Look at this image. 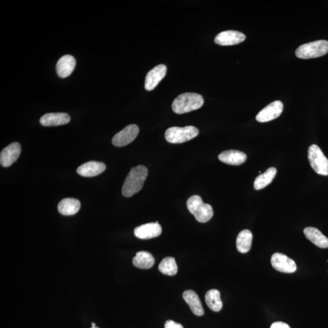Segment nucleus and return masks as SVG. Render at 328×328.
Segmentation results:
<instances>
[{
	"label": "nucleus",
	"mask_w": 328,
	"mask_h": 328,
	"mask_svg": "<svg viewBox=\"0 0 328 328\" xmlns=\"http://www.w3.org/2000/svg\"><path fill=\"white\" fill-rule=\"evenodd\" d=\"M148 169L144 165L132 168L123 183L122 193L125 197H131L140 191L148 176Z\"/></svg>",
	"instance_id": "1"
},
{
	"label": "nucleus",
	"mask_w": 328,
	"mask_h": 328,
	"mask_svg": "<svg viewBox=\"0 0 328 328\" xmlns=\"http://www.w3.org/2000/svg\"><path fill=\"white\" fill-rule=\"evenodd\" d=\"M204 99L199 94L187 93L180 94L172 103V109L178 115L200 109L203 106Z\"/></svg>",
	"instance_id": "2"
},
{
	"label": "nucleus",
	"mask_w": 328,
	"mask_h": 328,
	"mask_svg": "<svg viewBox=\"0 0 328 328\" xmlns=\"http://www.w3.org/2000/svg\"><path fill=\"white\" fill-rule=\"evenodd\" d=\"M187 209L195 217L198 222L205 223L212 218L213 210L209 204L203 202L201 196L193 195L187 201Z\"/></svg>",
	"instance_id": "3"
},
{
	"label": "nucleus",
	"mask_w": 328,
	"mask_h": 328,
	"mask_svg": "<svg viewBox=\"0 0 328 328\" xmlns=\"http://www.w3.org/2000/svg\"><path fill=\"white\" fill-rule=\"evenodd\" d=\"M199 135V130L193 126H187L185 127L169 128L165 133V138L171 144H182L191 140Z\"/></svg>",
	"instance_id": "4"
},
{
	"label": "nucleus",
	"mask_w": 328,
	"mask_h": 328,
	"mask_svg": "<svg viewBox=\"0 0 328 328\" xmlns=\"http://www.w3.org/2000/svg\"><path fill=\"white\" fill-rule=\"evenodd\" d=\"M328 53V41L318 40L301 45L298 47L295 55L302 59L322 57Z\"/></svg>",
	"instance_id": "5"
},
{
	"label": "nucleus",
	"mask_w": 328,
	"mask_h": 328,
	"mask_svg": "<svg viewBox=\"0 0 328 328\" xmlns=\"http://www.w3.org/2000/svg\"><path fill=\"white\" fill-rule=\"evenodd\" d=\"M308 160L317 174L328 176V160L319 146L312 145L308 149Z\"/></svg>",
	"instance_id": "6"
},
{
	"label": "nucleus",
	"mask_w": 328,
	"mask_h": 328,
	"mask_svg": "<svg viewBox=\"0 0 328 328\" xmlns=\"http://www.w3.org/2000/svg\"><path fill=\"white\" fill-rule=\"evenodd\" d=\"M139 133V128L138 125H129L114 136L113 144L119 147L127 145L135 140Z\"/></svg>",
	"instance_id": "7"
},
{
	"label": "nucleus",
	"mask_w": 328,
	"mask_h": 328,
	"mask_svg": "<svg viewBox=\"0 0 328 328\" xmlns=\"http://www.w3.org/2000/svg\"><path fill=\"white\" fill-rule=\"evenodd\" d=\"M271 265L276 270L287 274L297 271V265L293 259L280 253H275L272 256Z\"/></svg>",
	"instance_id": "8"
},
{
	"label": "nucleus",
	"mask_w": 328,
	"mask_h": 328,
	"mask_svg": "<svg viewBox=\"0 0 328 328\" xmlns=\"http://www.w3.org/2000/svg\"><path fill=\"white\" fill-rule=\"evenodd\" d=\"M282 110L283 104L280 100L273 102L259 112L256 116V120L261 123L271 121L281 115Z\"/></svg>",
	"instance_id": "9"
},
{
	"label": "nucleus",
	"mask_w": 328,
	"mask_h": 328,
	"mask_svg": "<svg viewBox=\"0 0 328 328\" xmlns=\"http://www.w3.org/2000/svg\"><path fill=\"white\" fill-rule=\"evenodd\" d=\"M246 36L242 32L236 31H226L220 32L215 38V43L221 46H232L242 43Z\"/></svg>",
	"instance_id": "10"
},
{
	"label": "nucleus",
	"mask_w": 328,
	"mask_h": 328,
	"mask_svg": "<svg viewBox=\"0 0 328 328\" xmlns=\"http://www.w3.org/2000/svg\"><path fill=\"white\" fill-rule=\"evenodd\" d=\"M20 154V145L18 142H13L2 151L0 163L3 167H9L17 160Z\"/></svg>",
	"instance_id": "11"
},
{
	"label": "nucleus",
	"mask_w": 328,
	"mask_h": 328,
	"mask_svg": "<svg viewBox=\"0 0 328 328\" xmlns=\"http://www.w3.org/2000/svg\"><path fill=\"white\" fill-rule=\"evenodd\" d=\"M167 73V67L159 64L149 71L145 77V89L147 91L154 90Z\"/></svg>",
	"instance_id": "12"
},
{
	"label": "nucleus",
	"mask_w": 328,
	"mask_h": 328,
	"mask_svg": "<svg viewBox=\"0 0 328 328\" xmlns=\"http://www.w3.org/2000/svg\"><path fill=\"white\" fill-rule=\"evenodd\" d=\"M162 227L160 224L150 223L136 227L135 235L142 239H148L156 238L161 234Z\"/></svg>",
	"instance_id": "13"
},
{
	"label": "nucleus",
	"mask_w": 328,
	"mask_h": 328,
	"mask_svg": "<svg viewBox=\"0 0 328 328\" xmlns=\"http://www.w3.org/2000/svg\"><path fill=\"white\" fill-rule=\"evenodd\" d=\"M105 170L106 165L102 162L90 161L78 167L77 172L83 177H93L102 173Z\"/></svg>",
	"instance_id": "14"
},
{
	"label": "nucleus",
	"mask_w": 328,
	"mask_h": 328,
	"mask_svg": "<svg viewBox=\"0 0 328 328\" xmlns=\"http://www.w3.org/2000/svg\"><path fill=\"white\" fill-rule=\"evenodd\" d=\"M76 65L75 58L71 55H65L58 60L56 65L58 76L61 78L70 76Z\"/></svg>",
	"instance_id": "15"
},
{
	"label": "nucleus",
	"mask_w": 328,
	"mask_h": 328,
	"mask_svg": "<svg viewBox=\"0 0 328 328\" xmlns=\"http://www.w3.org/2000/svg\"><path fill=\"white\" fill-rule=\"evenodd\" d=\"M71 118L64 113H52L45 114L41 117L40 122L45 126H59L69 123Z\"/></svg>",
	"instance_id": "16"
},
{
	"label": "nucleus",
	"mask_w": 328,
	"mask_h": 328,
	"mask_svg": "<svg viewBox=\"0 0 328 328\" xmlns=\"http://www.w3.org/2000/svg\"><path fill=\"white\" fill-rule=\"evenodd\" d=\"M218 159L220 161L227 164L239 165L246 162L247 156L243 152L230 150L222 152L218 156Z\"/></svg>",
	"instance_id": "17"
},
{
	"label": "nucleus",
	"mask_w": 328,
	"mask_h": 328,
	"mask_svg": "<svg viewBox=\"0 0 328 328\" xmlns=\"http://www.w3.org/2000/svg\"><path fill=\"white\" fill-rule=\"evenodd\" d=\"M183 298L189 305L191 312L197 316H203L204 314L202 303L199 296L193 290H187L184 292Z\"/></svg>",
	"instance_id": "18"
},
{
	"label": "nucleus",
	"mask_w": 328,
	"mask_h": 328,
	"mask_svg": "<svg viewBox=\"0 0 328 328\" xmlns=\"http://www.w3.org/2000/svg\"><path fill=\"white\" fill-rule=\"evenodd\" d=\"M304 234L314 245L319 248H328V238L315 227H308L304 229Z\"/></svg>",
	"instance_id": "19"
},
{
	"label": "nucleus",
	"mask_w": 328,
	"mask_h": 328,
	"mask_svg": "<svg viewBox=\"0 0 328 328\" xmlns=\"http://www.w3.org/2000/svg\"><path fill=\"white\" fill-rule=\"evenodd\" d=\"M81 204L75 198H65L58 204V211L61 215L71 216L75 215L79 212Z\"/></svg>",
	"instance_id": "20"
},
{
	"label": "nucleus",
	"mask_w": 328,
	"mask_h": 328,
	"mask_svg": "<svg viewBox=\"0 0 328 328\" xmlns=\"http://www.w3.org/2000/svg\"><path fill=\"white\" fill-rule=\"evenodd\" d=\"M253 236L249 230H243L239 233L236 238L237 250L242 253L248 252L252 246Z\"/></svg>",
	"instance_id": "21"
},
{
	"label": "nucleus",
	"mask_w": 328,
	"mask_h": 328,
	"mask_svg": "<svg viewBox=\"0 0 328 328\" xmlns=\"http://www.w3.org/2000/svg\"><path fill=\"white\" fill-rule=\"evenodd\" d=\"M133 265L142 269H150L155 264V258L150 252H138L133 259Z\"/></svg>",
	"instance_id": "22"
},
{
	"label": "nucleus",
	"mask_w": 328,
	"mask_h": 328,
	"mask_svg": "<svg viewBox=\"0 0 328 328\" xmlns=\"http://www.w3.org/2000/svg\"><path fill=\"white\" fill-rule=\"evenodd\" d=\"M277 169L271 167L268 169L264 173L259 175L254 181L253 187L256 190L263 189L270 184L277 174Z\"/></svg>",
	"instance_id": "23"
},
{
	"label": "nucleus",
	"mask_w": 328,
	"mask_h": 328,
	"mask_svg": "<svg viewBox=\"0 0 328 328\" xmlns=\"http://www.w3.org/2000/svg\"><path fill=\"white\" fill-rule=\"evenodd\" d=\"M205 300L207 306L213 311L219 312L223 308V302L221 300L220 292L216 290L207 291Z\"/></svg>",
	"instance_id": "24"
},
{
	"label": "nucleus",
	"mask_w": 328,
	"mask_h": 328,
	"mask_svg": "<svg viewBox=\"0 0 328 328\" xmlns=\"http://www.w3.org/2000/svg\"><path fill=\"white\" fill-rule=\"evenodd\" d=\"M158 268L162 274L169 276L175 275L178 272V266L176 261L174 258L170 257V256L162 259Z\"/></svg>",
	"instance_id": "25"
},
{
	"label": "nucleus",
	"mask_w": 328,
	"mask_h": 328,
	"mask_svg": "<svg viewBox=\"0 0 328 328\" xmlns=\"http://www.w3.org/2000/svg\"><path fill=\"white\" fill-rule=\"evenodd\" d=\"M165 328H184L180 323L174 322L173 320H167L165 323Z\"/></svg>",
	"instance_id": "26"
},
{
	"label": "nucleus",
	"mask_w": 328,
	"mask_h": 328,
	"mask_svg": "<svg viewBox=\"0 0 328 328\" xmlns=\"http://www.w3.org/2000/svg\"><path fill=\"white\" fill-rule=\"evenodd\" d=\"M270 328H291L288 324L284 322H281V321H277V322H275L273 323Z\"/></svg>",
	"instance_id": "27"
},
{
	"label": "nucleus",
	"mask_w": 328,
	"mask_h": 328,
	"mask_svg": "<svg viewBox=\"0 0 328 328\" xmlns=\"http://www.w3.org/2000/svg\"><path fill=\"white\" fill-rule=\"evenodd\" d=\"M92 327H96V324L94 323H92Z\"/></svg>",
	"instance_id": "28"
},
{
	"label": "nucleus",
	"mask_w": 328,
	"mask_h": 328,
	"mask_svg": "<svg viewBox=\"0 0 328 328\" xmlns=\"http://www.w3.org/2000/svg\"><path fill=\"white\" fill-rule=\"evenodd\" d=\"M92 328H99V327L96 326V327H92Z\"/></svg>",
	"instance_id": "29"
}]
</instances>
